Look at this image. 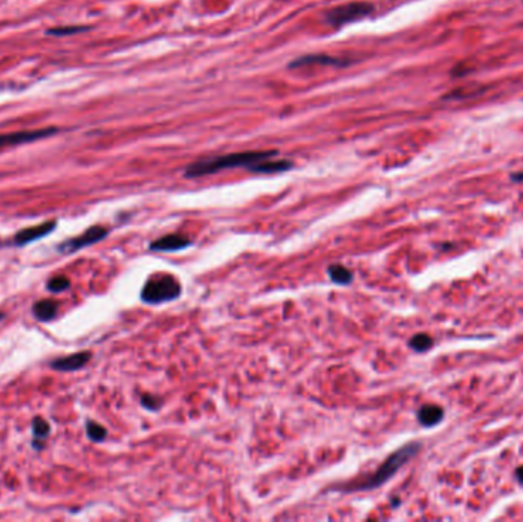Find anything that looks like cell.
Masks as SVG:
<instances>
[{"mask_svg": "<svg viewBox=\"0 0 523 522\" xmlns=\"http://www.w3.org/2000/svg\"><path fill=\"white\" fill-rule=\"evenodd\" d=\"M277 155L276 150H257V152H239V154H228V155H221L209 159H199L188 166L185 170L187 178H197V176H205L211 174H218L223 169H233V167H250L252 164L259 163L268 158H273Z\"/></svg>", "mask_w": 523, "mask_h": 522, "instance_id": "1", "label": "cell"}, {"mask_svg": "<svg viewBox=\"0 0 523 522\" xmlns=\"http://www.w3.org/2000/svg\"><path fill=\"white\" fill-rule=\"evenodd\" d=\"M419 449H421V443H418V441H413V443L402 446L401 449H398V451L393 452L389 458H387V460L375 471L374 475L367 476V478L363 481L350 484L349 487H346L345 490L355 492V490H371V489L380 487V485H383L386 481H389L404 464H407L412 458L419 452Z\"/></svg>", "mask_w": 523, "mask_h": 522, "instance_id": "2", "label": "cell"}, {"mask_svg": "<svg viewBox=\"0 0 523 522\" xmlns=\"http://www.w3.org/2000/svg\"><path fill=\"white\" fill-rule=\"evenodd\" d=\"M181 296V284L171 274L150 276L141 291V301L152 305L175 301Z\"/></svg>", "mask_w": 523, "mask_h": 522, "instance_id": "3", "label": "cell"}, {"mask_svg": "<svg viewBox=\"0 0 523 522\" xmlns=\"http://www.w3.org/2000/svg\"><path fill=\"white\" fill-rule=\"evenodd\" d=\"M374 5L367 4V2H352V4H346L337 8H332L326 13V22L331 23L332 26H341L345 23L355 22L359 19H364V17L371 16L374 13Z\"/></svg>", "mask_w": 523, "mask_h": 522, "instance_id": "4", "label": "cell"}, {"mask_svg": "<svg viewBox=\"0 0 523 522\" xmlns=\"http://www.w3.org/2000/svg\"><path fill=\"white\" fill-rule=\"evenodd\" d=\"M59 132L57 128H43V129H31V130H17L0 133V150L8 147H16L20 144H30L34 141H40L49 138Z\"/></svg>", "mask_w": 523, "mask_h": 522, "instance_id": "5", "label": "cell"}, {"mask_svg": "<svg viewBox=\"0 0 523 522\" xmlns=\"http://www.w3.org/2000/svg\"><path fill=\"white\" fill-rule=\"evenodd\" d=\"M107 229L101 227V226H95V227H91L89 230H86L83 235H80L74 239H69L68 242H65V244L60 245L59 250L63 251V253H74V251L80 250V248H85V247H89L95 244V242L101 241L103 238L107 236Z\"/></svg>", "mask_w": 523, "mask_h": 522, "instance_id": "6", "label": "cell"}, {"mask_svg": "<svg viewBox=\"0 0 523 522\" xmlns=\"http://www.w3.org/2000/svg\"><path fill=\"white\" fill-rule=\"evenodd\" d=\"M188 245H192V241L188 236L179 235V233H173V235H167L156 239L155 242L150 244L152 251H162V253H167V251H179L184 250Z\"/></svg>", "mask_w": 523, "mask_h": 522, "instance_id": "7", "label": "cell"}, {"mask_svg": "<svg viewBox=\"0 0 523 522\" xmlns=\"http://www.w3.org/2000/svg\"><path fill=\"white\" fill-rule=\"evenodd\" d=\"M54 229H56V221L43 222V224H40V226L30 227V229H23V230H20L14 236V245L31 244V242L37 241V239H40L43 236H47L48 233H51Z\"/></svg>", "mask_w": 523, "mask_h": 522, "instance_id": "8", "label": "cell"}, {"mask_svg": "<svg viewBox=\"0 0 523 522\" xmlns=\"http://www.w3.org/2000/svg\"><path fill=\"white\" fill-rule=\"evenodd\" d=\"M91 357H92L91 353H87V351H81V353L54 360L51 366L52 369H56V371H63V372L77 371V369L86 366V363L91 360Z\"/></svg>", "mask_w": 523, "mask_h": 522, "instance_id": "9", "label": "cell"}, {"mask_svg": "<svg viewBox=\"0 0 523 522\" xmlns=\"http://www.w3.org/2000/svg\"><path fill=\"white\" fill-rule=\"evenodd\" d=\"M309 65H323V66H346L347 61L337 57L326 56V54H315V56H304L300 59H295L290 68H300Z\"/></svg>", "mask_w": 523, "mask_h": 522, "instance_id": "10", "label": "cell"}, {"mask_svg": "<svg viewBox=\"0 0 523 522\" xmlns=\"http://www.w3.org/2000/svg\"><path fill=\"white\" fill-rule=\"evenodd\" d=\"M294 167V163L290 159H264L259 161V163L250 166L248 169L251 172L254 174H278V172H285V170H290Z\"/></svg>", "mask_w": 523, "mask_h": 522, "instance_id": "11", "label": "cell"}, {"mask_svg": "<svg viewBox=\"0 0 523 522\" xmlns=\"http://www.w3.org/2000/svg\"><path fill=\"white\" fill-rule=\"evenodd\" d=\"M443 418L444 409L438 406V404H424V406L418 411V421L426 427L438 425L439 421H443Z\"/></svg>", "mask_w": 523, "mask_h": 522, "instance_id": "12", "label": "cell"}, {"mask_svg": "<svg viewBox=\"0 0 523 522\" xmlns=\"http://www.w3.org/2000/svg\"><path fill=\"white\" fill-rule=\"evenodd\" d=\"M57 311H59V303L56 301H51V299H43V301L35 303L32 307L34 316L42 322L52 320L54 317L57 316Z\"/></svg>", "mask_w": 523, "mask_h": 522, "instance_id": "13", "label": "cell"}, {"mask_svg": "<svg viewBox=\"0 0 523 522\" xmlns=\"http://www.w3.org/2000/svg\"><path fill=\"white\" fill-rule=\"evenodd\" d=\"M328 274L332 279V282H336L338 285H347V284L352 282V279H354V274H352V272H350V269L341 267L338 264L331 265L328 268Z\"/></svg>", "mask_w": 523, "mask_h": 522, "instance_id": "14", "label": "cell"}, {"mask_svg": "<svg viewBox=\"0 0 523 522\" xmlns=\"http://www.w3.org/2000/svg\"><path fill=\"white\" fill-rule=\"evenodd\" d=\"M92 30V26H85V25H72V26H56L47 31V35H54V37H65V35H74L80 32H86Z\"/></svg>", "mask_w": 523, "mask_h": 522, "instance_id": "15", "label": "cell"}, {"mask_svg": "<svg viewBox=\"0 0 523 522\" xmlns=\"http://www.w3.org/2000/svg\"><path fill=\"white\" fill-rule=\"evenodd\" d=\"M410 348L417 351V353H424L433 346V339L429 334H417L410 340Z\"/></svg>", "mask_w": 523, "mask_h": 522, "instance_id": "16", "label": "cell"}, {"mask_svg": "<svg viewBox=\"0 0 523 522\" xmlns=\"http://www.w3.org/2000/svg\"><path fill=\"white\" fill-rule=\"evenodd\" d=\"M86 432H87V437L91 438L92 441H97V443H98V441H103L107 435V430L103 426L97 425V423H94V421L87 423Z\"/></svg>", "mask_w": 523, "mask_h": 522, "instance_id": "17", "label": "cell"}, {"mask_svg": "<svg viewBox=\"0 0 523 522\" xmlns=\"http://www.w3.org/2000/svg\"><path fill=\"white\" fill-rule=\"evenodd\" d=\"M70 285L69 279L68 277H63V276H57L51 279V281L48 282V290L49 291H54V293H59V291H65L68 290Z\"/></svg>", "mask_w": 523, "mask_h": 522, "instance_id": "18", "label": "cell"}, {"mask_svg": "<svg viewBox=\"0 0 523 522\" xmlns=\"http://www.w3.org/2000/svg\"><path fill=\"white\" fill-rule=\"evenodd\" d=\"M32 430H34V435L37 438H44L49 434V425L43 418L37 417L32 421Z\"/></svg>", "mask_w": 523, "mask_h": 522, "instance_id": "19", "label": "cell"}, {"mask_svg": "<svg viewBox=\"0 0 523 522\" xmlns=\"http://www.w3.org/2000/svg\"><path fill=\"white\" fill-rule=\"evenodd\" d=\"M141 404L149 411H158L161 408V400L156 399V397H153V395L144 394L141 397Z\"/></svg>", "mask_w": 523, "mask_h": 522, "instance_id": "20", "label": "cell"}, {"mask_svg": "<svg viewBox=\"0 0 523 522\" xmlns=\"http://www.w3.org/2000/svg\"><path fill=\"white\" fill-rule=\"evenodd\" d=\"M511 179H512L514 183H523V172L512 174V175H511Z\"/></svg>", "mask_w": 523, "mask_h": 522, "instance_id": "21", "label": "cell"}, {"mask_svg": "<svg viewBox=\"0 0 523 522\" xmlns=\"http://www.w3.org/2000/svg\"><path fill=\"white\" fill-rule=\"evenodd\" d=\"M516 476H517L519 482H522V484H523V466H522V467H519V469L516 471Z\"/></svg>", "mask_w": 523, "mask_h": 522, "instance_id": "22", "label": "cell"}, {"mask_svg": "<svg viewBox=\"0 0 523 522\" xmlns=\"http://www.w3.org/2000/svg\"><path fill=\"white\" fill-rule=\"evenodd\" d=\"M0 319H4V312H0Z\"/></svg>", "mask_w": 523, "mask_h": 522, "instance_id": "23", "label": "cell"}]
</instances>
